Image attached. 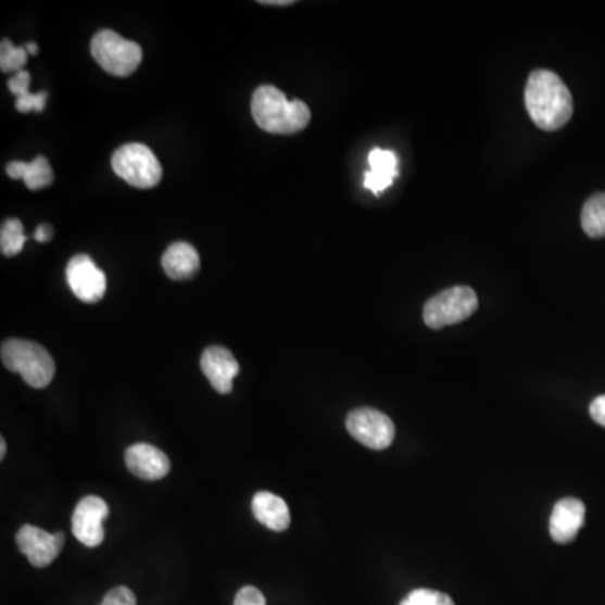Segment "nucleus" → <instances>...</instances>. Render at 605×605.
I'll use <instances>...</instances> for the list:
<instances>
[{
	"instance_id": "7",
	"label": "nucleus",
	"mask_w": 605,
	"mask_h": 605,
	"mask_svg": "<svg viewBox=\"0 0 605 605\" xmlns=\"http://www.w3.org/2000/svg\"><path fill=\"white\" fill-rule=\"evenodd\" d=\"M346 429L355 441L374 451L387 450L394 442V423L376 408H357L346 417Z\"/></svg>"
},
{
	"instance_id": "12",
	"label": "nucleus",
	"mask_w": 605,
	"mask_h": 605,
	"mask_svg": "<svg viewBox=\"0 0 605 605\" xmlns=\"http://www.w3.org/2000/svg\"><path fill=\"white\" fill-rule=\"evenodd\" d=\"M583 524H585V505L577 497H565L552 512L550 535L557 543L574 542Z\"/></svg>"
},
{
	"instance_id": "30",
	"label": "nucleus",
	"mask_w": 605,
	"mask_h": 605,
	"mask_svg": "<svg viewBox=\"0 0 605 605\" xmlns=\"http://www.w3.org/2000/svg\"><path fill=\"white\" fill-rule=\"evenodd\" d=\"M5 451H8V448H5V439H2V441H0V457H2V459H4Z\"/></svg>"
},
{
	"instance_id": "6",
	"label": "nucleus",
	"mask_w": 605,
	"mask_h": 605,
	"mask_svg": "<svg viewBox=\"0 0 605 605\" xmlns=\"http://www.w3.org/2000/svg\"><path fill=\"white\" fill-rule=\"evenodd\" d=\"M478 310V297L469 287H454L436 294L424 305V324L432 330L457 325Z\"/></svg>"
},
{
	"instance_id": "2",
	"label": "nucleus",
	"mask_w": 605,
	"mask_h": 605,
	"mask_svg": "<svg viewBox=\"0 0 605 605\" xmlns=\"http://www.w3.org/2000/svg\"><path fill=\"white\" fill-rule=\"evenodd\" d=\"M254 122L261 130L275 135H293L305 130L312 119L308 104L288 100L275 86H260L251 101Z\"/></svg>"
},
{
	"instance_id": "4",
	"label": "nucleus",
	"mask_w": 605,
	"mask_h": 605,
	"mask_svg": "<svg viewBox=\"0 0 605 605\" xmlns=\"http://www.w3.org/2000/svg\"><path fill=\"white\" fill-rule=\"evenodd\" d=\"M91 54L109 75L127 78L140 66L143 51L137 42L122 38L115 30H100L91 39Z\"/></svg>"
},
{
	"instance_id": "17",
	"label": "nucleus",
	"mask_w": 605,
	"mask_h": 605,
	"mask_svg": "<svg viewBox=\"0 0 605 605\" xmlns=\"http://www.w3.org/2000/svg\"><path fill=\"white\" fill-rule=\"evenodd\" d=\"M5 172H8L11 179H23L27 189L30 190L45 189V187L51 186L52 180H54L51 164H49L48 159H45V156H38V159H34L29 164H26V162H11L5 167Z\"/></svg>"
},
{
	"instance_id": "27",
	"label": "nucleus",
	"mask_w": 605,
	"mask_h": 605,
	"mask_svg": "<svg viewBox=\"0 0 605 605\" xmlns=\"http://www.w3.org/2000/svg\"><path fill=\"white\" fill-rule=\"evenodd\" d=\"M34 239H36V241L38 242H41V244L51 241L52 227L49 226V224H41V226H38V229H36V232H34Z\"/></svg>"
},
{
	"instance_id": "15",
	"label": "nucleus",
	"mask_w": 605,
	"mask_h": 605,
	"mask_svg": "<svg viewBox=\"0 0 605 605\" xmlns=\"http://www.w3.org/2000/svg\"><path fill=\"white\" fill-rule=\"evenodd\" d=\"M253 515L256 520L264 527L273 531H285L290 528L291 515L287 502L279 497L278 494L269 493V491H260L254 494Z\"/></svg>"
},
{
	"instance_id": "23",
	"label": "nucleus",
	"mask_w": 605,
	"mask_h": 605,
	"mask_svg": "<svg viewBox=\"0 0 605 605\" xmlns=\"http://www.w3.org/2000/svg\"><path fill=\"white\" fill-rule=\"evenodd\" d=\"M100 605H137V597L128 587H115L104 595Z\"/></svg>"
},
{
	"instance_id": "11",
	"label": "nucleus",
	"mask_w": 605,
	"mask_h": 605,
	"mask_svg": "<svg viewBox=\"0 0 605 605\" xmlns=\"http://www.w3.org/2000/svg\"><path fill=\"white\" fill-rule=\"evenodd\" d=\"M201 368L209 382L219 394H229L239 374V364L230 350L214 345L204 350Z\"/></svg>"
},
{
	"instance_id": "28",
	"label": "nucleus",
	"mask_w": 605,
	"mask_h": 605,
	"mask_svg": "<svg viewBox=\"0 0 605 605\" xmlns=\"http://www.w3.org/2000/svg\"><path fill=\"white\" fill-rule=\"evenodd\" d=\"M264 5H291L293 2L291 0H264L261 2Z\"/></svg>"
},
{
	"instance_id": "16",
	"label": "nucleus",
	"mask_w": 605,
	"mask_h": 605,
	"mask_svg": "<svg viewBox=\"0 0 605 605\" xmlns=\"http://www.w3.org/2000/svg\"><path fill=\"white\" fill-rule=\"evenodd\" d=\"M162 266L168 278L182 281V279H190L198 275L199 268H201V257L193 245L187 244V242H175L165 251Z\"/></svg>"
},
{
	"instance_id": "8",
	"label": "nucleus",
	"mask_w": 605,
	"mask_h": 605,
	"mask_svg": "<svg viewBox=\"0 0 605 605\" xmlns=\"http://www.w3.org/2000/svg\"><path fill=\"white\" fill-rule=\"evenodd\" d=\"M66 281L83 303H98L106 293V276L86 254H78L67 263Z\"/></svg>"
},
{
	"instance_id": "14",
	"label": "nucleus",
	"mask_w": 605,
	"mask_h": 605,
	"mask_svg": "<svg viewBox=\"0 0 605 605\" xmlns=\"http://www.w3.org/2000/svg\"><path fill=\"white\" fill-rule=\"evenodd\" d=\"M370 168L365 172V189L379 196L394 184L399 175V159L392 150L374 149L368 155Z\"/></svg>"
},
{
	"instance_id": "5",
	"label": "nucleus",
	"mask_w": 605,
	"mask_h": 605,
	"mask_svg": "<svg viewBox=\"0 0 605 605\" xmlns=\"http://www.w3.org/2000/svg\"><path fill=\"white\" fill-rule=\"evenodd\" d=\"M112 167L119 179L137 189H152L162 180V165L143 143L119 147L112 156Z\"/></svg>"
},
{
	"instance_id": "22",
	"label": "nucleus",
	"mask_w": 605,
	"mask_h": 605,
	"mask_svg": "<svg viewBox=\"0 0 605 605\" xmlns=\"http://www.w3.org/2000/svg\"><path fill=\"white\" fill-rule=\"evenodd\" d=\"M46 103H48V93L39 91V93H29L26 97L17 98L15 109L21 113H41L45 110Z\"/></svg>"
},
{
	"instance_id": "9",
	"label": "nucleus",
	"mask_w": 605,
	"mask_h": 605,
	"mask_svg": "<svg viewBox=\"0 0 605 605\" xmlns=\"http://www.w3.org/2000/svg\"><path fill=\"white\" fill-rule=\"evenodd\" d=\"M110 508L100 496H86L73 513V533L83 545H101L104 540L103 521L109 518Z\"/></svg>"
},
{
	"instance_id": "13",
	"label": "nucleus",
	"mask_w": 605,
	"mask_h": 605,
	"mask_svg": "<svg viewBox=\"0 0 605 605\" xmlns=\"http://www.w3.org/2000/svg\"><path fill=\"white\" fill-rule=\"evenodd\" d=\"M125 463L131 475L147 481L165 478L171 471V461L164 451L152 444H134L125 453Z\"/></svg>"
},
{
	"instance_id": "20",
	"label": "nucleus",
	"mask_w": 605,
	"mask_h": 605,
	"mask_svg": "<svg viewBox=\"0 0 605 605\" xmlns=\"http://www.w3.org/2000/svg\"><path fill=\"white\" fill-rule=\"evenodd\" d=\"M26 48H17L12 45L11 39H2L0 45V70L2 73H21L27 63Z\"/></svg>"
},
{
	"instance_id": "1",
	"label": "nucleus",
	"mask_w": 605,
	"mask_h": 605,
	"mask_svg": "<svg viewBox=\"0 0 605 605\" xmlns=\"http://www.w3.org/2000/svg\"><path fill=\"white\" fill-rule=\"evenodd\" d=\"M525 106L540 130L564 128L574 113V100L567 85L552 71L535 70L525 86Z\"/></svg>"
},
{
	"instance_id": "19",
	"label": "nucleus",
	"mask_w": 605,
	"mask_h": 605,
	"mask_svg": "<svg viewBox=\"0 0 605 605\" xmlns=\"http://www.w3.org/2000/svg\"><path fill=\"white\" fill-rule=\"evenodd\" d=\"M27 236L24 235V226L20 219H9L2 224L0 230V249L8 257L17 256L26 244Z\"/></svg>"
},
{
	"instance_id": "29",
	"label": "nucleus",
	"mask_w": 605,
	"mask_h": 605,
	"mask_svg": "<svg viewBox=\"0 0 605 605\" xmlns=\"http://www.w3.org/2000/svg\"><path fill=\"white\" fill-rule=\"evenodd\" d=\"M26 51L30 56H36L39 52L38 45H36V42H29V45L26 46Z\"/></svg>"
},
{
	"instance_id": "26",
	"label": "nucleus",
	"mask_w": 605,
	"mask_h": 605,
	"mask_svg": "<svg viewBox=\"0 0 605 605\" xmlns=\"http://www.w3.org/2000/svg\"><path fill=\"white\" fill-rule=\"evenodd\" d=\"M591 416L595 423L605 427V395L594 399V402L591 404Z\"/></svg>"
},
{
	"instance_id": "10",
	"label": "nucleus",
	"mask_w": 605,
	"mask_h": 605,
	"mask_svg": "<svg viewBox=\"0 0 605 605\" xmlns=\"http://www.w3.org/2000/svg\"><path fill=\"white\" fill-rule=\"evenodd\" d=\"M17 549L29 558L34 567H48L56 560L64 545L63 533H48L34 525H24L17 537Z\"/></svg>"
},
{
	"instance_id": "21",
	"label": "nucleus",
	"mask_w": 605,
	"mask_h": 605,
	"mask_svg": "<svg viewBox=\"0 0 605 605\" xmlns=\"http://www.w3.org/2000/svg\"><path fill=\"white\" fill-rule=\"evenodd\" d=\"M401 605H454L453 598L448 594L429 589H417L411 592Z\"/></svg>"
},
{
	"instance_id": "25",
	"label": "nucleus",
	"mask_w": 605,
	"mask_h": 605,
	"mask_svg": "<svg viewBox=\"0 0 605 605\" xmlns=\"http://www.w3.org/2000/svg\"><path fill=\"white\" fill-rule=\"evenodd\" d=\"M29 85L30 76L27 71H21V73H17V75L12 76V78L9 79V90H11L17 98H23L30 93Z\"/></svg>"
},
{
	"instance_id": "24",
	"label": "nucleus",
	"mask_w": 605,
	"mask_h": 605,
	"mask_svg": "<svg viewBox=\"0 0 605 605\" xmlns=\"http://www.w3.org/2000/svg\"><path fill=\"white\" fill-rule=\"evenodd\" d=\"M235 605H266V598L256 587H242L241 591L236 594Z\"/></svg>"
},
{
	"instance_id": "18",
	"label": "nucleus",
	"mask_w": 605,
	"mask_h": 605,
	"mask_svg": "<svg viewBox=\"0 0 605 605\" xmlns=\"http://www.w3.org/2000/svg\"><path fill=\"white\" fill-rule=\"evenodd\" d=\"M582 229L589 238H605V192L594 193L583 204Z\"/></svg>"
},
{
	"instance_id": "3",
	"label": "nucleus",
	"mask_w": 605,
	"mask_h": 605,
	"mask_svg": "<svg viewBox=\"0 0 605 605\" xmlns=\"http://www.w3.org/2000/svg\"><path fill=\"white\" fill-rule=\"evenodd\" d=\"M2 364L8 370L21 374L24 382L33 389H45L54 379L56 364L51 353L36 342L8 340L0 350Z\"/></svg>"
}]
</instances>
